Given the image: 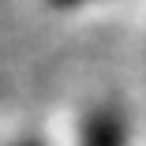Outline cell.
I'll return each instance as SVG.
<instances>
[{
    "label": "cell",
    "mask_w": 146,
    "mask_h": 146,
    "mask_svg": "<svg viewBox=\"0 0 146 146\" xmlns=\"http://www.w3.org/2000/svg\"><path fill=\"white\" fill-rule=\"evenodd\" d=\"M79 146H127V124H124L120 109H112V105L94 109L82 124V142Z\"/></svg>",
    "instance_id": "1"
},
{
    "label": "cell",
    "mask_w": 146,
    "mask_h": 146,
    "mask_svg": "<svg viewBox=\"0 0 146 146\" xmlns=\"http://www.w3.org/2000/svg\"><path fill=\"white\" fill-rule=\"evenodd\" d=\"M56 8H71V4H86V0H52Z\"/></svg>",
    "instance_id": "3"
},
{
    "label": "cell",
    "mask_w": 146,
    "mask_h": 146,
    "mask_svg": "<svg viewBox=\"0 0 146 146\" xmlns=\"http://www.w3.org/2000/svg\"><path fill=\"white\" fill-rule=\"evenodd\" d=\"M11 146H45L41 139H19V142H11Z\"/></svg>",
    "instance_id": "2"
}]
</instances>
